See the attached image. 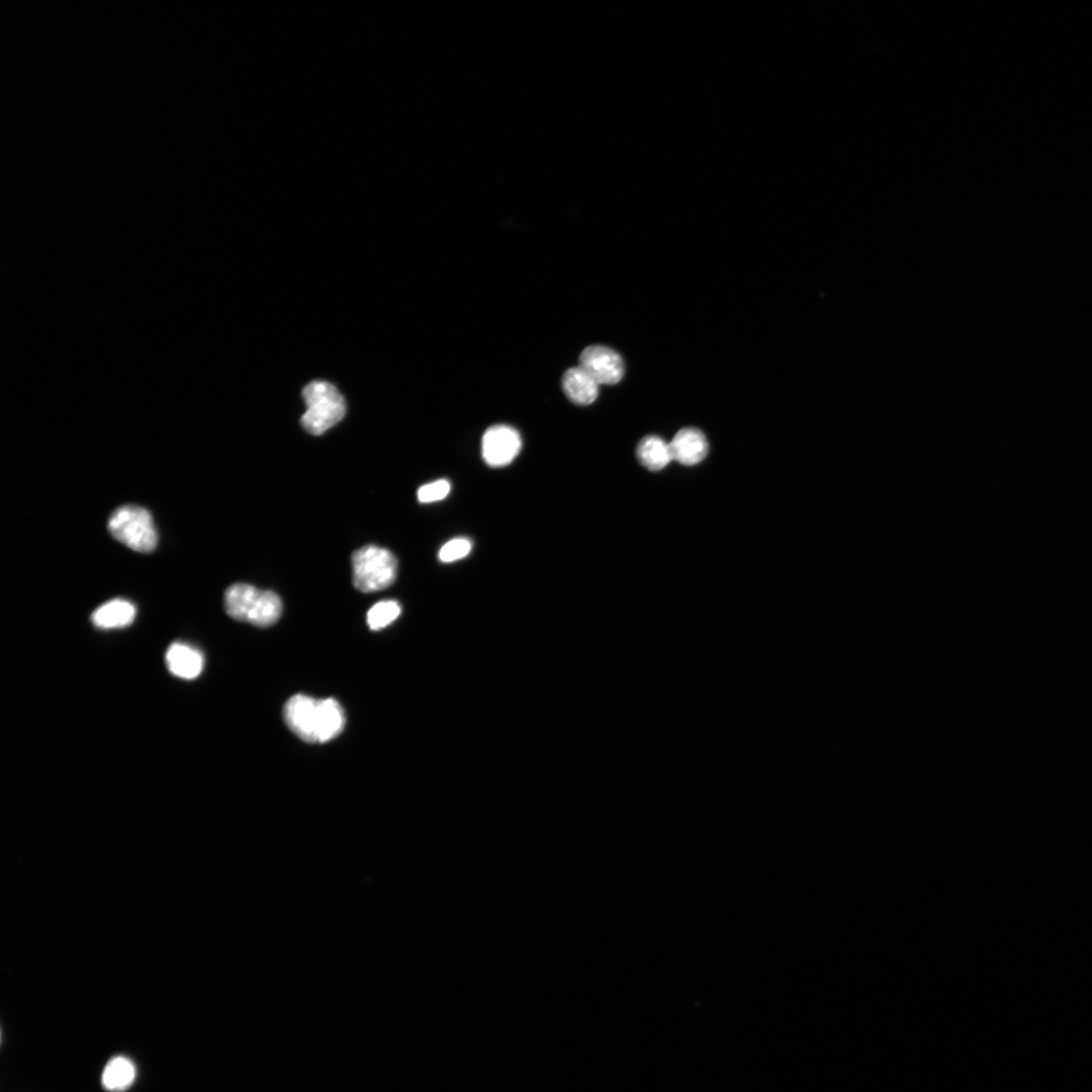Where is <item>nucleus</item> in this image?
I'll return each instance as SVG.
<instances>
[{
  "label": "nucleus",
  "mask_w": 1092,
  "mask_h": 1092,
  "mask_svg": "<svg viewBox=\"0 0 1092 1092\" xmlns=\"http://www.w3.org/2000/svg\"><path fill=\"white\" fill-rule=\"evenodd\" d=\"M287 727L306 742H328L345 727V714L334 700L316 701L306 695H294L284 706Z\"/></svg>",
  "instance_id": "nucleus-1"
},
{
  "label": "nucleus",
  "mask_w": 1092,
  "mask_h": 1092,
  "mask_svg": "<svg viewBox=\"0 0 1092 1092\" xmlns=\"http://www.w3.org/2000/svg\"><path fill=\"white\" fill-rule=\"evenodd\" d=\"M225 608L233 619L269 627L277 622L282 603L273 591L257 589L251 585L236 584L225 593Z\"/></svg>",
  "instance_id": "nucleus-2"
},
{
  "label": "nucleus",
  "mask_w": 1092,
  "mask_h": 1092,
  "mask_svg": "<svg viewBox=\"0 0 1092 1092\" xmlns=\"http://www.w3.org/2000/svg\"><path fill=\"white\" fill-rule=\"evenodd\" d=\"M307 411L303 427L312 435H322L345 415L346 404L339 390L330 382L315 381L303 390Z\"/></svg>",
  "instance_id": "nucleus-3"
},
{
  "label": "nucleus",
  "mask_w": 1092,
  "mask_h": 1092,
  "mask_svg": "<svg viewBox=\"0 0 1092 1092\" xmlns=\"http://www.w3.org/2000/svg\"><path fill=\"white\" fill-rule=\"evenodd\" d=\"M111 534L138 553H152L156 550L159 536L151 513L146 509L128 505L117 509L109 519Z\"/></svg>",
  "instance_id": "nucleus-4"
},
{
  "label": "nucleus",
  "mask_w": 1092,
  "mask_h": 1092,
  "mask_svg": "<svg viewBox=\"0 0 1092 1092\" xmlns=\"http://www.w3.org/2000/svg\"><path fill=\"white\" fill-rule=\"evenodd\" d=\"M355 587L364 593L384 590L391 586L396 578L398 562L387 550L368 545L357 551L352 558Z\"/></svg>",
  "instance_id": "nucleus-5"
},
{
  "label": "nucleus",
  "mask_w": 1092,
  "mask_h": 1092,
  "mask_svg": "<svg viewBox=\"0 0 1092 1092\" xmlns=\"http://www.w3.org/2000/svg\"><path fill=\"white\" fill-rule=\"evenodd\" d=\"M522 446L520 434L507 425L489 428L482 440V456L491 468L510 465L519 455Z\"/></svg>",
  "instance_id": "nucleus-6"
},
{
  "label": "nucleus",
  "mask_w": 1092,
  "mask_h": 1092,
  "mask_svg": "<svg viewBox=\"0 0 1092 1092\" xmlns=\"http://www.w3.org/2000/svg\"><path fill=\"white\" fill-rule=\"evenodd\" d=\"M579 367L600 384H615L624 375L621 357L609 347L601 345L587 347L580 357Z\"/></svg>",
  "instance_id": "nucleus-7"
},
{
  "label": "nucleus",
  "mask_w": 1092,
  "mask_h": 1092,
  "mask_svg": "<svg viewBox=\"0 0 1092 1092\" xmlns=\"http://www.w3.org/2000/svg\"><path fill=\"white\" fill-rule=\"evenodd\" d=\"M673 462L693 467L705 461L709 455V441L703 431L697 428L680 430L670 442Z\"/></svg>",
  "instance_id": "nucleus-8"
},
{
  "label": "nucleus",
  "mask_w": 1092,
  "mask_h": 1092,
  "mask_svg": "<svg viewBox=\"0 0 1092 1092\" xmlns=\"http://www.w3.org/2000/svg\"><path fill=\"white\" fill-rule=\"evenodd\" d=\"M169 672L177 678L192 680L201 675L204 669V656L190 645L175 642L170 645L166 656Z\"/></svg>",
  "instance_id": "nucleus-9"
},
{
  "label": "nucleus",
  "mask_w": 1092,
  "mask_h": 1092,
  "mask_svg": "<svg viewBox=\"0 0 1092 1092\" xmlns=\"http://www.w3.org/2000/svg\"><path fill=\"white\" fill-rule=\"evenodd\" d=\"M568 398L577 405H591L599 398L600 383L579 366L568 370L562 380Z\"/></svg>",
  "instance_id": "nucleus-10"
},
{
  "label": "nucleus",
  "mask_w": 1092,
  "mask_h": 1092,
  "mask_svg": "<svg viewBox=\"0 0 1092 1092\" xmlns=\"http://www.w3.org/2000/svg\"><path fill=\"white\" fill-rule=\"evenodd\" d=\"M137 610L135 605L124 600H114L99 606L91 615V622L97 628H124L133 623Z\"/></svg>",
  "instance_id": "nucleus-11"
},
{
  "label": "nucleus",
  "mask_w": 1092,
  "mask_h": 1092,
  "mask_svg": "<svg viewBox=\"0 0 1092 1092\" xmlns=\"http://www.w3.org/2000/svg\"><path fill=\"white\" fill-rule=\"evenodd\" d=\"M636 456L643 468L653 472L662 471L673 462L670 443L655 435L640 440Z\"/></svg>",
  "instance_id": "nucleus-12"
},
{
  "label": "nucleus",
  "mask_w": 1092,
  "mask_h": 1092,
  "mask_svg": "<svg viewBox=\"0 0 1092 1092\" xmlns=\"http://www.w3.org/2000/svg\"><path fill=\"white\" fill-rule=\"evenodd\" d=\"M136 1067L134 1063L124 1056L111 1059L106 1065L103 1075V1086L112 1092L127 1090L135 1081Z\"/></svg>",
  "instance_id": "nucleus-13"
},
{
  "label": "nucleus",
  "mask_w": 1092,
  "mask_h": 1092,
  "mask_svg": "<svg viewBox=\"0 0 1092 1092\" xmlns=\"http://www.w3.org/2000/svg\"><path fill=\"white\" fill-rule=\"evenodd\" d=\"M401 614V607L398 602L395 601H382L376 604L368 613V624L372 630H380Z\"/></svg>",
  "instance_id": "nucleus-14"
},
{
  "label": "nucleus",
  "mask_w": 1092,
  "mask_h": 1092,
  "mask_svg": "<svg viewBox=\"0 0 1092 1092\" xmlns=\"http://www.w3.org/2000/svg\"><path fill=\"white\" fill-rule=\"evenodd\" d=\"M472 546V541L468 538H455L442 546L439 560L445 564L460 561L470 555Z\"/></svg>",
  "instance_id": "nucleus-15"
},
{
  "label": "nucleus",
  "mask_w": 1092,
  "mask_h": 1092,
  "mask_svg": "<svg viewBox=\"0 0 1092 1092\" xmlns=\"http://www.w3.org/2000/svg\"><path fill=\"white\" fill-rule=\"evenodd\" d=\"M451 484L446 480H439L421 487L418 491V499L421 503L438 502L451 492Z\"/></svg>",
  "instance_id": "nucleus-16"
}]
</instances>
